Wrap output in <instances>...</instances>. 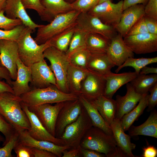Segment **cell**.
I'll return each mask as SVG.
<instances>
[{
	"mask_svg": "<svg viewBox=\"0 0 157 157\" xmlns=\"http://www.w3.org/2000/svg\"><path fill=\"white\" fill-rule=\"evenodd\" d=\"M19 58L16 41L0 40V59L3 66L9 71L12 79L17 78V61Z\"/></svg>",
	"mask_w": 157,
	"mask_h": 157,
	"instance_id": "obj_13",
	"label": "cell"
},
{
	"mask_svg": "<svg viewBox=\"0 0 157 157\" xmlns=\"http://www.w3.org/2000/svg\"><path fill=\"white\" fill-rule=\"evenodd\" d=\"M20 97L22 103L28 107L45 104L73 101L79 98L76 94L63 92L53 85L44 88L31 89Z\"/></svg>",
	"mask_w": 157,
	"mask_h": 157,
	"instance_id": "obj_3",
	"label": "cell"
},
{
	"mask_svg": "<svg viewBox=\"0 0 157 157\" xmlns=\"http://www.w3.org/2000/svg\"><path fill=\"white\" fill-rule=\"evenodd\" d=\"M64 102L56 103L54 105L45 104L28 107L29 110L36 115L47 131L55 137L57 118Z\"/></svg>",
	"mask_w": 157,
	"mask_h": 157,
	"instance_id": "obj_10",
	"label": "cell"
},
{
	"mask_svg": "<svg viewBox=\"0 0 157 157\" xmlns=\"http://www.w3.org/2000/svg\"><path fill=\"white\" fill-rule=\"evenodd\" d=\"M106 83L105 78L89 72L83 81L80 95L90 101L104 95Z\"/></svg>",
	"mask_w": 157,
	"mask_h": 157,
	"instance_id": "obj_16",
	"label": "cell"
},
{
	"mask_svg": "<svg viewBox=\"0 0 157 157\" xmlns=\"http://www.w3.org/2000/svg\"><path fill=\"white\" fill-rule=\"evenodd\" d=\"M9 92L14 94L12 86L7 83L0 80V93Z\"/></svg>",
	"mask_w": 157,
	"mask_h": 157,
	"instance_id": "obj_55",
	"label": "cell"
},
{
	"mask_svg": "<svg viewBox=\"0 0 157 157\" xmlns=\"http://www.w3.org/2000/svg\"><path fill=\"white\" fill-rule=\"evenodd\" d=\"M16 131L0 112V132L4 135L5 139L3 146L8 141Z\"/></svg>",
	"mask_w": 157,
	"mask_h": 157,
	"instance_id": "obj_41",
	"label": "cell"
},
{
	"mask_svg": "<svg viewBox=\"0 0 157 157\" xmlns=\"http://www.w3.org/2000/svg\"><path fill=\"white\" fill-rule=\"evenodd\" d=\"M110 41L100 34L87 33L86 48L91 53H106Z\"/></svg>",
	"mask_w": 157,
	"mask_h": 157,
	"instance_id": "obj_30",
	"label": "cell"
},
{
	"mask_svg": "<svg viewBox=\"0 0 157 157\" xmlns=\"http://www.w3.org/2000/svg\"><path fill=\"white\" fill-rule=\"evenodd\" d=\"M33 157H56L55 154L46 150L31 148Z\"/></svg>",
	"mask_w": 157,
	"mask_h": 157,
	"instance_id": "obj_50",
	"label": "cell"
},
{
	"mask_svg": "<svg viewBox=\"0 0 157 157\" xmlns=\"http://www.w3.org/2000/svg\"><path fill=\"white\" fill-rule=\"evenodd\" d=\"M78 97L91 119L92 126L99 128L113 136L110 127L107 124L99 112L90 102L81 95H79Z\"/></svg>",
	"mask_w": 157,
	"mask_h": 157,
	"instance_id": "obj_29",
	"label": "cell"
},
{
	"mask_svg": "<svg viewBox=\"0 0 157 157\" xmlns=\"http://www.w3.org/2000/svg\"><path fill=\"white\" fill-rule=\"evenodd\" d=\"M145 15L157 20V0H148L144 7Z\"/></svg>",
	"mask_w": 157,
	"mask_h": 157,
	"instance_id": "obj_45",
	"label": "cell"
},
{
	"mask_svg": "<svg viewBox=\"0 0 157 157\" xmlns=\"http://www.w3.org/2000/svg\"><path fill=\"white\" fill-rule=\"evenodd\" d=\"M143 17L148 33L157 35V20L145 15Z\"/></svg>",
	"mask_w": 157,
	"mask_h": 157,
	"instance_id": "obj_48",
	"label": "cell"
},
{
	"mask_svg": "<svg viewBox=\"0 0 157 157\" xmlns=\"http://www.w3.org/2000/svg\"><path fill=\"white\" fill-rule=\"evenodd\" d=\"M20 97L9 92L0 93V112L18 132L28 130L30 125L23 110Z\"/></svg>",
	"mask_w": 157,
	"mask_h": 157,
	"instance_id": "obj_2",
	"label": "cell"
},
{
	"mask_svg": "<svg viewBox=\"0 0 157 157\" xmlns=\"http://www.w3.org/2000/svg\"><path fill=\"white\" fill-rule=\"evenodd\" d=\"M106 0H100L99 2V3H101V2H103V1H106Z\"/></svg>",
	"mask_w": 157,
	"mask_h": 157,
	"instance_id": "obj_60",
	"label": "cell"
},
{
	"mask_svg": "<svg viewBox=\"0 0 157 157\" xmlns=\"http://www.w3.org/2000/svg\"><path fill=\"white\" fill-rule=\"evenodd\" d=\"M115 66L106 53H91L87 69L90 72L105 77L112 72L111 70Z\"/></svg>",
	"mask_w": 157,
	"mask_h": 157,
	"instance_id": "obj_23",
	"label": "cell"
},
{
	"mask_svg": "<svg viewBox=\"0 0 157 157\" xmlns=\"http://www.w3.org/2000/svg\"><path fill=\"white\" fill-rule=\"evenodd\" d=\"M148 0H124L123 1V8L124 10L132 6L142 4L145 5Z\"/></svg>",
	"mask_w": 157,
	"mask_h": 157,
	"instance_id": "obj_52",
	"label": "cell"
},
{
	"mask_svg": "<svg viewBox=\"0 0 157 157\" xmlns=\"http://www.w3.org/2000/svg\"><path fill=\"white\" fill-rule=\"evenodd\" d=\"M73 10L55 17L49 23L42 25L37 28L34 40L39 44L44 43L63 31L76 25V20L80 13Z\"/></svg>",
	"mask_w": 157,
	"mask_h": 157,
	"instance_id": "obj_5",
	"label": "cell"
},
{
	"mask_svg": "<svg viewBox=\"0 0 157 157\" xmlns=\"http://www.w3.org/2000/svg\"><path fill=\"white\" fill-rule=\"evenodd\" d=\"M149 96L148 93L144 94L138 105L130 112L124 115L120 119L121 126L124 132L129 129L147 107Z\"/></svg>",
	"mask_w": 157,
	"mask_h": 157,
	"instance_id": "obj_31",
	"label": "cell"
},
{
	"mask_svg": "<svg viewBox=\"0 0 157 157\" xmlns=\"http://www.w3.org/2000/svg\"><path fill=\"white\" fill-rule=\"evenodd\" d=\"M17 76L12 81L11 86L14 94L20 97L31 90L29 83L31 81V72L30 66L24 65L19 58L17 61Z\"/></svg>",
	"mask_w": 157,
	"mask_h": 157,
	"instance_id": "obj_22",
	"label": "cell"
},
{
	"mask_svg": "<svg viewBox=\"0 0 157 157\" xmlns=\"http://www.w3.org/2000/svg\"><path fill=\"white\" fill-rule=\"evenodd\" d=\"M83 106L79 99L65 102L56 120L55 137L59 138L67 126L75 121L81 113Z\"/></svg>",
	"mask_w": 157,
	"mask_h": 157,
	"instance_id": "obj_11",
	"label": "cell"
},
{
	"mask_svg": "<svg viewBox=\"0 0 157 157\" xmlns=\"http://www.w3.org/2000/svg\"><path fill=\"white\" fill-rule=\"evenodd\" d=\"M51 21L56 16L73 10L71 3L65 0H40Z\"/></svg>",
	"mask_w": 157,
	"mask_h": 157,
	"instance_id": "obj_32",
	"label": "cell"
},
{
	"mask_svg": "<svg viewBox=\"0 0 157 157\" xmlns=\"http://www.w3.org/2000/svg\"><path fill=\"white\" fill-rule=\"evenodd\" d=\"M100 0H76L71 3L73 10L80 13H88L99 3Z\"/></svg>",
	"mask_w": 157,
	"mask_h": 157,
	"instance_id": "obj_39",
	"label": "cell"
},
{
	"mask_svg": "<svg viewBox=\"0 0 157 157\" xmlns=\"http://www.w3.org/2000/svg\"><path fill=\"white\" fill-rule=\"evenodd\" d=\"M88 33L76 27L65 53L69 57L74 53L86 48V38Z\"/></svg>",
	"mask_w": 157,
	"mask_h": 157,
	"instance_id": "obj_35",
	"label": "cell"
},
{
	"mask_svg": "<svg viewBox=\"0 0 157 157\" xmlns=\"http://www.w3.org/2000/svg\"><path fill=\"white\" fill-rule=\"evenodd\" d=\"M143 153L141 156L143 157H156L157 149L153 146H149L143 149Z\"/></svg>",
	"mask_w": 157,
	"mask_h": 157,
	"instance_id": "obj_51",
	"label": "cell"
},
{
	"mask_svg": "<svg viewBox=\"0 0 157 157\" xmlns=\"http://www.w3.org/2000/svg\"><path fill=\"white\" fill-rule=\"evenodd\" d=\"M80 146L104 154L107 157H125L112 135L92 126L82 139Z\"/></svg>",
	"mask_w": 157,
	"mask_h": 157,
	"instance_id": "obj_1",
	"label": "cell"
},
{
	"mask_svg": "<svg viewBox=\"0 0 157 157\" xmlns=\"http://www.w3.org/2000/svg\"><path fill=\"white\" fill-rule=\"evenodd\" d=\"M76 26L67 29L52 38L50 40L51 46L66 53L76 29Z\"/></svg>",
	"mask_w": 157,
	"mask_h": 157,
	"instance_id": "obj_34",
	"label": "cell"
},
{
	"mask_svg": "<svg viewBox=\"0 0 157 157\" xmlns=\"http://www.w3.org/2000/svg\"><path fill=\"white\" fill-rule=\"evenodd\" d=\"M3 79L11 86L12 80L9 71L5 67L0 66V80Z\"/></svg>",
	"mask_w": 157,
	"mask_h": 157,
	"instance_id": "obj_54",
	"label": "cell"
},
{
	"mask_svg": "<svg viewBox=\"0 0 157 157\" xmlns=\"http://www.w3.org/2000/svg\"><path fill=\"white\" fill-rule=\"evenodd\" d=\"M157 62V57L137 58L131 57L128 58L121 65L118 67L115 72L117 73L122 68L125 67H130L134 68L135 72L138 75L143 67L149 64Z\"/></svg>",
	"mask_w": 157,
	"mask_h": 157,
	"instance_id": "obj_36",
	"label": "cell"
},
{
	"mask_svg": "<svg viewBox=\"0 0 157 157\" xmlns=\"http://www.w3.org/2000/svg\"><path fill=\"white\" fill-rule=\"evenodd\" d=\"M7 0H0V12L4 11Z\"/></svg>",
	"mask_w": 157,
	"mask_h": 157,
	"instance_id": "obj_57",
	"label": "cell"
},
{
	"mask_svg": "<svg viewBox=\"0 0 157 157\" xmlns=\"http://www.w3.org/2000/svg\"><path fill=\"white\" fill-rule=\"evenodd\" d=\"M66 2L70 3H71L74 2L76 0H65Z\"/></svg>",
	"mask_w": 157,
	"mask_h": 157,
	"instance_id": "obj_59",
	"label": "cell"
},
{
	"mask_svg": "<svg viewBox=\"0 0 157 157\" xmlns=\"http://www.w3.org/2000/svg\"><path fill=\"white\" fill-rule=\"evenodd\" d=\"M4 11L0 12V28L9 30L18 25L23 24L20 20L9 19L4 15Z\"/></svg>",
	"mask_w": 157,
	"mask_h": 157,
	"instance_id": "obj_42",
	"label": "cell"
},
{
	"mask_svg": "<svg viewBox=\"0 0 157 157\" xmlns=\"http://www.w3.org/2000/svg\"><path fill=\"white\" fill-rule=\"evenodd\" d=\"M0 66H3L1 63V62L0 59Z\"/></svg>",
	"mask_w": 157,
	"mask_h": 157,
	"instance_id": "obj_61",
	"label": "cell"
},
{
	"mask_svg": "<svg viewBox=\"0 0 157 157\" xmlns=\"http://www.w3.org/2000/svg\"><path fill=\"white\" fill-rule=\"evenodd\" d=\"M22 3L26 9L33 10L37 13L41 12L44 7L40 0H22Z\"/></svg>",
	"mask_w": 157,
	"mask_h": 157,
	"instance_id": "obj_46",
	"label": "cell"
},
{
	"mask_svg": "<svg viewBox=\"0 0 157 157\" xmlns=\"http://www.w3.org/2000/svg\"><path fill=\"white\" fill-rule=\"evenodd\" d=\"M91 119L83 106L81 112L77 119L66 127L59 138L65 145L71 148L78 147L81 142L87 131L92 126Z\"/></svg>",
	"mask_w": 157,
	"mask_h": 157,
	"instance_id": "obj_7",
	"label": "cell"
},
{
	"mask_svg": "<svg viewBox=\"0 0 157 157\" xmlns=\"http://www.w3.org/2000/svg\"><path fill=\"white\" fill-rule=\"evenodd\" d=\"M139 74L146 75L149 74H157V67L145 66L141 69Z\"/></svg>",
	"mask_w": 157,
	"mask_h": 157,
	"instance_id": "obj_56",
	"label": "cell"
},
{
	"mask_svg": "<svg viewBox=\"0 0 157 157\" xmlns=\"http://www.w3.org/2000/svg\"><path fill=\"white\" fill-rule=\"evenodd\" d=\"M80 146L77 148H71L65 150L63 152L62 157H79Z\"/></svg>",
	"mask_w": 157,
	"mask_h": 157,
	"instance_id": "obj_53",
	"label": "cell"
},
{
	"mask_svg": "<svg viewBox=\"0 0 157 157\" xmlns=\"http://www.w3.org/2000/svg\"><path fill=\"white\" fill-rule=\"evenodd\" d=\"M145 5H134L123 10L120 21L115 27L118 33L124 38L133 25L145 15Z\"/></svg>",
	"mask_w": 157,
	"mask_h": 157,
	"instance_id": "obj_17",
	"label": "cell"
},
{
	"mask_svg": "<svg viewBox=\"0 0 157 157\" xmlns=\"http://www.w3.org/2000/svg\"><path fill=\"white\" fill-rule=\"evenodd\" d=\"M19 133L16 131L3 147H0V157H13L12 151L19 141Z\"/></svg>",
	"mask_w": 157,
	"mask_h": 157,
	"instance_id": "obj_40",
	"label": "cell"
},
{
	"mask_svg": "<svg viewBox=\"0 0 157 157\" xmlns=\"http://www.w3.org/2000/svg\"><path fill=\"white\" fill-rule=\"evenodd\" d=\"M123 40L133 53L146 54L157 51V35L147 33L126 36Z\"/></svg>",
	"mask_w": 157,
	"mask_h": 157,
	"instance_id": "obj_12",
	"label": "cell"
},
{
	"mask_svg": "<svg viewBox=\"0 0 157 157\" xmlns=\"http://www.w3.org/2000/svg\"><path fill=\"white\" fill-rule=\"evenodd\" d=\"M31 72V83L34 89L42 88L52 85L56 86V79L49 66L44 60L30 66Z\"/></svg>",
	"mask_w": 157,
	"mask_h": 157,
	"instance_id": "obj_14",
	"label": "cell"
},
{
	"mask_svg": "<svg viewBox=\"0 0 157 157\" xmlns=\"http://www.w3.org/2000/svg\"><path fill=\"white\" fill-rule=\"evenodd\" d=\"M123 1L114 3L111 0H106L97 4L88 13L97 17L103 23L115 28L123 10Z\"/></svg>",
	"mask_w": 157,
	"mask_h": 157,
	"instance_id": "obj_8",
	"label": "cell"
},
{
	"mask_svg": "<svg viewBox=\"0 0 157 157\" xmlns=\"http://www.w3.org/2000/svg\"><path fill=\"white\" fill-rule=\"evenodd\" d=\"M149 92L150 94L148 100V112L153 110L157 104V83L150 89Z\"/></svg>",
	"mask_w": 157,
	"mask_h": 157,
	"instance_id": "obj_47",
	"label": "cell"
},
{
	"mask_svg": "<svg viewBox=\"0 0 157 157\" xmlns=\"http://www.w3.org/2000/svg\"><path fill=\"white\" fill-rule=\"evenodd\" d=\"M143 16L133 25L129 30L126 36L148 33L144 22Z\"/></svg>",
	"mask_w": 157,
	"mask_h": 157,
	"instance_id": "obj_43",
	"label": "cell"
},
{
	"mask_svg": "<svg viewBox=\"0 0 157 157\" xmlns=\"http://www.w3.org/2000/svg\"><path fill=\"white\" fill-rule=\"evenodd\" d=\"M76 28L88 33L100 34L111 40L118 33L115 28L103 23L88 13H80L76 20Z\"/></svg>",
	"mask_w": 157,
	"mask_h": 157,
	"instance_id": "obj_9",
	"label": "cell"
},
{
	"mask_svg": "<svg viewBox=\"0 0 157 157\" xmlns=\"http://www.w3.org/2000/svg\"><path fill=\"white\" fill-rule=\"evenodd\" d=\"M20 141L31 148L42 149L51 152L57 157H62L63 151L70 147L67 145L61 146L48 141L34 139L29 135L27 130L18 132Z\"/></svg>",
	"mask_w": 157,
	"mask_h": 157,
	"instance_id": "obj_21",
	"label": "cell"
},
{
	"mask_svg": "<svg viewBox=\"0 0 157 157\" xmlns=\"http://www.w3.org/2000/svg\"><path fill=\"white\" fill-rule=\"evenodd\" d=\"M106 53L115 65L118 67L128 58L134 56V53L125 44L123 38L118 33L111 40Z\"/></svg>",
	"mask_w": 157,
	"mask_h": 157,
	"instance_id": "obj_18",
	"label": "cell"
},
{
	"mask_svg": "<svg viewBox=\"0 0 157 157\" xmlns=\"http://www.w3.org/2000/svg\"><path fill=\"white\" fill-rule=\"evenodd\" d=\"M14 150L17 157H33L31 148L23 144L20 141Z\"/></svg>",
	"mask_w": 157,
	"mask_h": 157,
	"instance_id": "obj_44",
	"label": "cell"
},
{
	"mask_svg": "<svg viewBox=\"0 0 157 157\" xmlns=\"http://www.w3.org/2000/svg\"><path fill=\"white\" fill-rule=\"evenodd\" d=\"M90 101L99 112L107 124L110 127L115 118L117 109L115 100L112 98H108L102 95Z\"/></svg>",
	"mask_w": 157,
	"mask_h": 157,
	"instance_id": "obj_26",
	"label": "cell"
},
{
	"mask_svg": "<svg viewBox=\"0 0 157 157\" xmlns=\"http://www.w3.org/2000/svg\"><path fill=\"white\" fill-rule=\"evenodd\" d=\"M90 53L85 49L77 51L69 58L70 64L80 68L87 69V67Z\"/></svg>",
	"mask_w": 157,
	"mask_h": 157,
	"instance_id": "obj_37",
	"label": "cell"
},
{
	"mask_svg": "<svg viewBox=\"0 0 157 157\" xmlns=\"http://www.w3.org/2000/svg\"><path fill=\"white\" fill-rule=\"evenodd\" d=\"M5 138L0 134V143L1 142H3L5 141Z\"/></svg>",
	"mask_w": 157,
	"mask_h": 157,
	"instance_id": "obj_58",
	"label": "cell"
},
{
	"mask_svg": "<svg viewBox=\"0 0 157 157\" xmlns=\"http://www.w3.org/2000/svg\"><path fill=\"white\" fill-rule=\"evenodd\" d=\"M131 127L129 131V134L130 136L143 135L157 138L156 111L155 110L152 112L147 119L142 124L139 126H132Z\"/></svg>",
	"mask_w": 157,
	"mask_h": 157,
	"instance_id": "obj_28",
	"label": "cell"
},
{
	"mask_svg": "<svg viewBox=\"0 0 157 157\" xmlns=\"http://www.w3.org/2000/svg\"><path fill=\"white\" fill-rule=\"evenodd\" d=\"M157 83V74L149 75L139 74L130 82L138 93L142 95L148 93L150 89Z\"/></svg>",
	"mask_w": 157,
	"mask_h": 157,
	"instance_id": "obj_33",
	"label": "cell"
},
{
	"mask_svg": "<svg viewBox=\"0 0 157 157\" xmlns=\"http://www.w3.org/2000/svg\"><path fill=\"white\" fill-rule=\"evenodd\" d=\"M127 92L122 96L117 95L116 97L117 105L115 118L120 120L125 115L128 113L137 106V104L144 95L137 92L130 83L126 84Z\"/></svg>",
	"mask_w": 157,
	"mask_h": 157,
	"instance_id": "obj_19",
	"label": "cell"
},
{
	"mask_svg": "<svg viewBox=\"0 0 157 157\" xmlns=\"http://www.w3.org/2000/svg\"><path fill=\"white\" fill-rule=\"evenodd\" d=\"M89 71L70 64L67 74V85L70 92L80 95L82 84Z\"/></svg>",
	"mask_w": 157,
	"mask_h": 157,
	"instance_id": "obj_27",
	"label": "cell"
},
{
	"mask_svg": "<svg viewBox=\"0 0 157 157\" xmlns=\"http://www.w3.org/2000/svg\"><path fill=\"white\" fill-rule=\"evenodd\" d=\"M33 31L26 27L16 41L19 59L25 65L30 66L34 63L44 60V52L51 46L50 40L40 44L31 36Z\"/></svg>",
	"mask_w": 157,
	"mask_h": 157,
	"instance_id": "obj_4",
	"label": "cell"
},
{
	"mask_svg": "<svg viewBox=\"0 0 157 157\" xmlns=\"http://www.w3.org/2000/svg\"><path fill=\"white\" fill-rule=\"evenodd\" d=\"M4 11L7 17L20 20L23 24L33 31L41 25L36 24L32 20L27 13L22 0H7Z\"/></svg>",
	"mask_w": 157,
	"mask_h": 157,
	"instance_id": "obj_20",
	"label": "cell"
},
{
	"mask_svg": "<svg viewBox=\"0 0 157 157\" xmlns=\"http://www.w3.org/2000/svg\"><path fill=\"white\" fill-rule=\"evenodd\" d=\"M21 104L30 122V128L28 131L31 137L36 140L48 141L58 145L65 146L61 140L53 136L47 131L36 115L29 110L27 106L21 102Z\"/></svg>",
	"mask_w": 157,
	"mask_h": 157,
	"instance_id": "obj_15",
	"label": "cell"
},
{
	"mask_svg": "<svg viewBox=\"0 0 157 157\" xmlns=\"http://www.w3.org/2000/svg\"><path fill=\"white\" fill-rule=\"evenodd\" d=\"M25 27L22 24L9 30L0 29V40L17 41Z\"/></svg>",
	"mask_w": 157,
	"mask_h": 157,
	"instance_id": "obj_38",
	"label": "cell"
},
{
	"mask_svg": "<svg viewBox=\"0 0 157 157\" xmlns=\"http://www.w3.org/2000/svg\"><path fill=\"white\" fill-rule=\"evenodd\" d=\"M110 127L117 146L126 157H135L132 151L136 145L131 142L130 136L125 133L121 126L120 120L115 118Z\"/></svg>",
	"mask_w": 157,
	"mask_h": 157,
	"instance_id": "obj_24",
	"label": "cell"
},
{
	"mask_svg": "<svg viewBox=\"0 0 157 157\" xmlns=\"http://www.w3.org/2000/svg\"><path fill=\"white\" fill-rule=\"evenodd\" d=\"M44 56L50 63L49 67L55 76L57 88L63 92L70 93L67 81L70 63L65 53L51 46L45 50Z\"/></svg>",
	"mask_w": 157,
	"mask_h": 157,
	"instance_id": "obj_6",
	"label": "cell"
},
{
	"mask_svg": "<svg viewBox=\"0 0 157 157\" xmlns=\"http://www.w3.org/2000/svg\"><path fill=\"white\" fill-rule=\"evenodd\" d=\"M80 156L83 157H105L103 154L92 150L86 149L79 147Z\"/></svg>",
	"mask_w": 157,
	"mask_h": 157,
	"instance_id": "obj_49",
	"label": "cell"
},
{
	"mask_svg": "<svg viewBox=\"0 0 157 157\" xmlns=\"http://www.w3.org/2000/svg\"><path fill=\"white\" fill-rule=\"evenodd\" d=\"M137 75L135 72L118 74L112 72L105 77L106 83L104 95L108 98H112L119 88L130 82Z\"/></svg>",
	"mask_w": 157,
	"mask_h": 157,
	"instance_id": "obj_25",
	"label": "cell"
}]
</instances>
